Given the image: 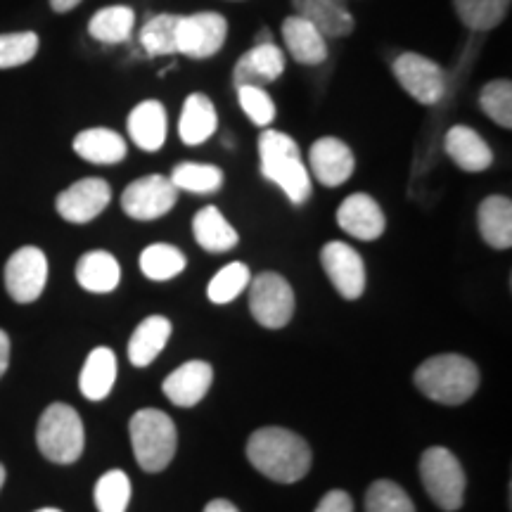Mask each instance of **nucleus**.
Wrapping results in <instances>:
<instances>
[{"label":"nucleus","instance_id":"obj_1","mask_svg":"<svg viewBox=\"0 0 512 512\" xmlns=\"http://www.w3.org/2000/svg\"><path fill=\"white\" fill-rule=\"evenodd\" d=\"M247 458L261 475L278 484H294L311 470V448L283 427L256 430L247 441Z\"/></svg>","mask_w":512,"mask_h":512},{"label":"nucleus","instance_id":"obj_2","mask_svg":"<svg viewBox=\"0 0 512 512\" xmlns=\"http://www.w3.org/2000/svg\"><path fill=\"white\" fill-rule=\"evenodd\" d=\"M259 159L261 174H264L266 181L278 185L287 195V200L297 204V207L309 202L311 176L302 162L297 140L287 136V133L275 131V128H266L259 136Z\"/></svg>","mask_w":512,"mask_h":512},{"label":"nucleus","instance_id":"obj_3","mask_svg":"<svg viewBox=\"0 0 512 512\" xmlns=\"http://www.w3.org/2000/svg\"><path fill=\"white\" fill-rule=\"evenodd\" d=\"M415 387L427 399L444 403V406H460L479 387V370L470 358L458 354L432 356L420 363L413 375Z\"/></svg>","mask_w":512,"mask_h":512},{"label":"nucleus","instance_id":"obj_4","mask_svg":"<svg viewBox=\"0 0 512 512\" xmlns=\"http://www.w3.org/2000/svg\"><path fill=\"white\" fill-rule=\"evenodd\" d=\"M136 463L145 472H162L176 456L178 432L174 420L157 408H143L128 425Z\"/></svg>","mask_w":512,"mask_h":512},{"label":"nucleus","instance_id":"obj_5","mask_svg":"<svg viewBox=\"0 0 512 512\" xmlns=\"http://www.w3.org/2000/svg\"><path fill=\"white\" fill-rule=\"evenodd\" d=\"M36 444L43 458L57 465H72L81 458L86 432L79 413L67 403H50L36 427Z\"/></svg>","mask_w":512,"mask_h":512},{"label":"nucleus","instance_id":"obj_6","mask_svg":"<svg viewBox=\"0 0 512 512\" xmlns=\"http://www.w3.org/2000/svg\"><path fill=\"white\" fill-rule=\"evenodd\" d=\"M422 486L441 510L453 512L465 501V470L448 448L432 446L420 458Z\"/></svg>","mask_w":512,"mask_h":512},{"label":"nucleus","instance_id":"obj_7","mask_svg":"<svg viewBox=\"0 0 512 512\" xmlns=\"http://www.w3.org/2000/svg\"><path fill=\"white\" fill-rule=\"evenodd\" d=\"M249 311L268 330H280L294 316V290L280 273H259L249 280Z\"/></svg>","mask_w":512,"mask_h":512},{"label":"nucleus","instance_id":"obj_8","mask_svg":"<svg viewBox=\"0 0 512 512\" xmlns=\"http://www.w3.org/2000/svg\"><path fill=\"white\" fill-rule=\"evenodd\" d=\"M392 69L403 91L413 100H418L420 105L432 107L446 95V72L430 57L420 53H401L394 60Z\"/></svg>","mask_w":512,"mask_h":512},{"label":"nucleus","instance_id":"obj_9","mask_svg":"<svg viewBox=\"0 0 512 512\" xmlns=\"http://www.w3.org/2000/svg\"><path fill=\"white\" fill-rule=\"evenodd\" d=\"M178 200V190L166 176L152 174L133 181L121 195V207L131 219L155 221L169 214Z\"/></svg>","mask_w":512,"mask_h":512},{"label":"nucleus","instance_id":"obj_10","mask_svg":"<svg viewBox=\"0 0 512 512\" xmlns=\"http://www.w3.org/2000/svg\"><path fill=\"white\" fill-rule=\"evenodd\" d=\"M228 22L219 12H195L178 22V53L190 60H207L223 48Z\"/></svg>","mask_w":512,"mask_h":512},{"label":"nucleus","instance_id":"obj_11","mask_svg":"<svg viewBox=\"0 0 512 512\" xmlns=\"http://www.w3.org/2000/svg\"><path fill=\"white\" fill-rule=\"evenodd\" d=\"M48 283V259L38 247H22L5 264V290L17 304H31Z\"/></svg>","mask_w":512,"mask_h":512},{"label":"nucleus","instance_id":"obj_12","mask_svg":"<svg viewBox=\"0 0 512 512\" xmlns=\"http://www.w3.org/2000/svg\"><path fill=\"white\" fill-rule=\"evenodd\" d=\"M110 200V183L102 181V178H83V181H76L57 195L55 207L64 221L83 226V223L98 219L102 211L110 207Z\"/></svg>","mask_w":512,"mask_h":512},{"label":"nucleus","instance_id":"obj_13","mask_svg":"<svg viewBox=\"0 0 512 512\" xmlns=\"http://www.w3.org/2000/svg\"><path fill=\"white\" fill-rule=\"evenodd\" d=\"M320 264L344 299L354 302L366 292V264L361 254L347 242H328L320 252Z\"/></svg>","mask_w":512,"mask_h":512},{"label":"nucleus","instance_id":"obj_14","mask_svg":"<svg viewBox=\"0 0 512 512\" xmlns=\"http://www.w3.org/2000/svg\"><path fill=\"white\" fill-rule=\"evenodd\" d=\"M309 162L318 183L325 188H337V185L347 183L354 176L356 157L351 147L339 138H320L311 145Z\"/></svg>","mask_w":512,"mask_h":512},{"label":"nucleus","instance_id":"obj_15","mask_svg":"<svg viewBox=\"0 0 512 512\" xmlns=\"http://www.w3.org/2000/svg\"><path fill=\"white\" fill-rule=\"evenodd\" d=\"M337 223L344 233L363 242L377 240L387 228V219H384L380 204L366 192H354L339 204Z\"/></svg>","mask_w":512,"mask_h":512},{"label":"nucleus","instance_id":"obj_16","mask_svg":"<svg viewBox=\"0 0 512 512\" xmlns=\"http://www.w3.org/2000/svg\"><path fill=\"white\" fill-rule=\"evenodd\" d=\"M211 382H214V368L207 361H188L166 377L162 389L174 406L192 408L207 396Z\"/></svg>","mask_w":512,"mask_h":512},{"label":"nucleus","instance_id":"obj_17","mask_svg":"<svg viewBox=\"0 0 512 512\" xmlns=\"http://www.w3.org/2000/svg\"><path fill=\"white\" fill-rule=\"evenodd\" d=\"M285 72V53L275 43H254L235 64V88L261 86L278 81Z\"/></svg>","mask_w":512,"mask_h":512},{"label":"nucleus","instance_id":"obj_18","mask_svg":"<svg viewBox=\"0 0 512 512\" xmlns=\"http://www.w3.org/2000/svg\"><path fill=\"white\" fill-rule=\"evenodd\" d=\"M444 150L451 162L467 174H482L494 162V152L486 140L470 126H451L446 131Z\"/></svg>","mask_w":512,"mask_h":512},{"label":"nucleus","instance_id":"obj_19","mask_svg":"<svg viewBox=\"0 0 512 512\" xmlns=\"http://www.w3.org/2000/svg\"><path fill=\"white\" fill-rule=\"evenodd\" d=\"M294 15L311 22L325 38H344L356 22L344 0H292Z\"/></svg>","mask_w":512,"mask_h":512},{"label":"nucleus","instance_id":"obj_20","mask_svg":"<svg viewBox=\"0 0 512 512\" xmlns=\"http://www.w3.org/2000/svg\"><path fill=\"white\" fill-rule=\"evenodd\" d=\"M283 41L287 53L294 57V62L306 64V67H318L328 60V38L306 22L304 17L292 15L283 22Z\"/></svg>","mask_w":512,"mask_h":512},{"label":"nucleus","instance_id":"obj_21","mask_svg":"<svg viewBox=\"0 0 512 512\" xmlns=\"http://www.w3.org/2000/svg\"><path fill=\"white\" fill-rule=\"evenodd\" d=\"M128 136L140 150L157 152L166 143V110L162 102L145 100L128 114Z\"/></svg>","mask_w":512,"mask_h":512},{"label":"nucleus","instance_id":"obj_22","mask_svg":"<svg viewBox=\"0 0 512 512\" xmlns=\"http://www.w3.org/2000/svg\"><path fill=\"white\" fill-rule=\"evenodd\" d=\"M171 332V320L164 316H150L138 325L131 339H128V361L136 368L150 366L155 358L166 349Z\"/></svg>","mask_w":512,"mask_h":512},{"label":"nucleus","instance_id":"obj_23","mask_svg":"<svg viewBox=\"0 0 512 512\" xmlns=\"http://www.w3.org/2000/svg\"><path fill=\"white\" fill-rule=\"evenodd\" d=\"M479 235L489 247H512V202L503 195H491L479 204L477 211Z\"/></svg>","mask_w":512,"mask_h":512},{"label":"nucleus","instance_id":"obj_24","mask_svg":"<svg viewBox=\"0 0 512 512\" xmlns=\"http://www.w3.org/2000/svg\"><path fill=\"white\" fill-rule=\"evenodd\" d=\"M74 152L91 164H119L126 159V140L112 128H88L74 138Z\"/></svg>","mask_w":512,"mask_h":512},{"label":"nucleus","instance_id":"obj_25","mask_svg":"<svg viewBox=\"0 0 512 512\" xmlns=\"http://www.w3.org/2000/svg\"><path fill=\"white\" fill-rule=\"evenodd\" d=\"M219 117L216 107L204 93H192L185 100L181 121H178V133L185 145H202L216 133Z\"/></svg>","mask_w":512,"mask_h":512},{"label":"nucleus","instance_id":"obj_26","mask_svg":"<svg viewBox=\"0 0 512 512\" xmlns=\"http://www.w3.org/2000/svg\"><path fill=\"white\" fill-rule=\"evenodd\" d=\"M192 235H195L197 245L211 254L230 252L240 242L238 230L230 226L219 207H211V204L195 214V219H192Z\"/></svg>","mask_w":512,"mask_h":512},{"label":"nucleus","instance_id":"obj_27","mask_svg":"<svg viewBox=\"0 0 512 512\" xmlns=\"http://www.w3.org/2000/svg\"><path fill=\"white\" fill-rule=\"evenodd\" d=\"M114 382H117V356H114V351L107 347L93 349L83 363L79 377L81 394L91 401H102L110 396Z\"/></svg>","mask_w":512,"mask_h":512},{"label":"nucleus","instance_id":"obj_28","mask_svg":"<svg viewBox=\"0 0 512 512\" xmlns=\"http://www.w3.org/2000/svg\"><path fill=\"white\" fill-rule=\"evenodd\" d=\"M76 280H79L83 290L93 294L114 292L121 280L119 261L110 252H102V249L83 254L79 264H76Z\"/></svg>","mask_w":512,"mask_h":512},{"label":"nucleus","instance_id":"obj_29","mask_svg":"<svg viewBox=\"0 0 512 512\" xmlns=\"http://www.w3.org/2000/svg\"><path fill=\"white\" fill-rule=\"evenodd\" d=\"M133 27H136V12L128 8V5H110V8H102L91 17L88 34L95 41L117 46V43L128 41Z\"/></svg>","mask_w":512,"mask_h":512},{"label":"nucleus","instance_id":"obj_30","mask_svg":"<svg viewBox=\"0 0 512 512\" xmlns=\"http://www.w3.org/2000/svg\"><path fill=\"white\" fill-rule=\"evenodd\" d=\"M185 254L174 245H166V242H157L143 249L140 254V271L147 280L152 283H166V280H174L176 275L185 271Z\"/></svg>","mask_w":512,"mask_h":512},{"label":"nucleus","instance_id":"obj_31","mask_svg":"<svg viewBox=\"0 0 512 512\" xmlns=\"http://www.w3.org/2000/svg\"><path fill=\"white\" fill-rule=\"evenodd\" d=\"M512 0H453L458 19L472 31H491L508 17Z\"/></svg>","mask_w":512,"mask_h":512},{"label":"nucleus","instance_id":"obj_32","mask_svg":"<svg viewBox=\"0 0 512 512\" xmlns=\"http://www.w3.org/2000/svg\"><path fill=\"white\" fill-rule=\"evenodd\" d=\"M169 181L174 183L176 190L192 192V195H211V192L221 190L223 171L214 164L183 162L176 166Z\"/></svg>","mask_w":512,"mask_h":512},{"label":"nucleus","instance_id":"obj_33","mask_svg":"<svg viewBox=\"0 0 512 512\" xmlns=\"http://www.w3.org/2000/svg\"><path fill=\"white\" fill-rule=\"evenodd\" d=\"M178 15H157L140 31V46L150 57L178 53Z\"/></svg>","mask_w":512,"mask_h":512},{"label":"nucleus","instance_id":"obj_34","mask_svg":"<svg viewBox=\"0 0 512 512\" xmlns=\"http://www.w3.org/2000/svg\"><path fill=\"white\" fill-rule=\"evenodd\" d=\"M249 280H252L249 266L242 264V261H233V264L223 266L221 271L211 278V283L207 287V297L214 304H230L247 290Z\"/></svg>","mask_w":512,"mask_h":512},{"label":"nucleus","instance_id":"obj_35","mask_svg":"<svg viewBox=\"0 0 512 512\" xmlns=\"http://www.w3.org/2000/svg\"><path fill=\"white\" fill-rule=\"evenodd\" d=\"M131 501V482L126 472L110 470L95 484V505L100 512H126Z\"/></svg>","mask_w":512,"mask_h":512},{"label":"nucleus","instance_id":"obj_36","mask_svg":"<svg viewBox=\"0 0 512 512\" xmlns=\"http://www.w3.org/2000/svg\"><path fill=\"white\" fill-rule=\"evenodd\" d=\"M479 105L486 117L494 124L510 128L512 126V83L508 79H496L486 83L479 93Z\"/></svg>","mask_w":512,"mask_h":512},{"label":"nucleus","instance_id":"obj_37","mask_svg":"<svg viewBox=\"0 0 512 512\" xmlns=\"http://www.w3.org/2000/svg\"><path fill=\"white\" fill-rule=\"evenodd\" d=\"M366 512H415V505L399 484L377 479L366 494Z\"/></svg>","mask_w":512,"mask_h":512},{"label":"nucleus","instance_id":"obj_38","mask_svg":"<svg viewBox=\"0 0 512 512\" xmlns=\"http://www.w3.org/2000/svg\"><path fill=\"white\" fill-rule=\"evenodd\" d=\"M38 53V36L34 31L0 34V69L22 67Z\"/></svg>","mask_w":512,"mask_h":512},{"label":"nucleus","instance_id":"obj_39","mask_svg":"<svg viewBox=\"0 0 512 512\" xmlns=\"http://www.w3.org/2000/svg\"><path fill=\"white\" fill-rule=\"evenodd\" d=\"M238 100L242 112L247 114L249 121L256 126H271V121L275 119V102L271 100L261 86H240L238 88Z\"/></svg>","mask_w":512,"mask_h":512},{"label":"nucleus","instance_id":"obj_40","mask_svg":"<svg viewBox=\"0 0 512 512\" xmlns=\"http://www.w3.org/2000/svg\"><path fill=\"white\" fill-rule=\"evenodd\" d=\"M316 512H354V501L342 489L328 491V494L320 498Z\"/></svg>","mask_w":512,"mask_h":512},{"label":"nucleus","instance_id":"obj_41","mask_svg":"<svg viewBox=\"0 0 512 512\" xmlns=\"http://www.w3.org/2000/svg\"><path fill=\"white\" fill-rule=\"evenodd\" d=\"M10 366V337L8 332L0 330V377L8 373Z\"/></svg>","mask_w":512,"mask_h":512},{"label":"nucleus","instance_id":"obj_42","mask_svg":"<svg viewBox=\"0 0 512 512\" xmlns=\"http://www.w3.org/2000/svg\"><path fill=\"white\" fill-rule=\"evenodd\" d=\"M204 512H240V510L230 501H226V498H216V501H211L207 508H204Z\"/></svg>","mask_w":512,"mask_h":512},{"label":"nucleus","instance_id":"obj_43","mask_svg":"<svg viewBox=\"0 0 512 512\" xmlns=\"http://www.w3.org/2000/svg\"><path fill=\"white\" fill-rule=\"evenodd\" d=\"M79 3L81 0H50V8H53L55 12H69V10H74Z\"/></svg>","mask_w":512,"mask_h":512},{"label":"nucleus","instance_id":"obj_44","mask_svg":"<svg viewBox=\"0 0 512 512\" xmlns=\"http://www.w3.org/2000/svg\"><path fill=\"white\" fill-rule=\"evenodd\" d=\"M256 43H273L271 31H268V29H261V34H259V38H256Z\"/></svg>","mask_w":512,"mask_h":512},{"label":"nucleus","instance_id":"obj_45","mask_svg":"<svg viewBox=\"0 0 512 512\" xmlns=\"http://www.w3.org/2000/svg\"><path fill=\"white\" fill-rule=\"evenodd\" d=\"M5 475H8V472H5V465L0 463V489H3V484H5Z\"/></svg>","mask_w":512,"mask_h":512},{"label":"nucleus","instance_id":"obj_46","mask_svg":"<svg viewBox=\"0 0 512 512\" xmlns=\"http://www.w3.org/2000/svg\"><path fill=\"white\" fill-rule=\"evenodd\" d=\"M36 512H62V510H57V508H43V510H36Z\"/></svg>","mask_w":512,"mask_h":512}]
</instances>
